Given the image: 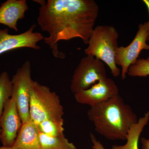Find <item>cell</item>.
<instances>
[{
	"label": "cell",
	"instance_id": "16",
	"mask_svg": "<svg viewBox=\"0 0 149 149\" xmlns=\"http://www.w3.org/2000/svg\"><path fill=\"white\" fill-rule=\"evenodd\" d=\"M63 125L64 123L47 120L40 122L37 125L41 133L52 137H62L65 136Z\"/></svg>",
	"mask_w": 149,
	"mask_h": 149
},
{
	"label": "cell",
	"instance_id": "20",
	"mask_svg": "<svg viewBox=\"0 0 149 149\" xmlns=\"http://www.w3.org/2000/svg\"><path fill=\"white\" fill-rule=\"evenodd\" d=\"M143 3H145L146 6L148 8V10L149 14V0H143ZM148 22V38H147V41H149V20L147 22Z\"/></svg>",
	"mask_w": 149,
	"mask_h": 149
},
{
	"label": "cell",
	"instance_id": "1",
	"mask_svg": "<svg viewBox=\"0 0 149 149\" xmlns=\"http://www.w3.org/2000/svg\"><path fill=\"white\" fill-rule=\"evenodd\" d=\"M99 11L94 0H48L41 6L37 22L49 34L43 40L55 57H65L58 49L59 41L78 38L88 44Z\"/></svg>",
	"mask_w": 149,
	"mask_h": 149
},
{
	"label": "cell",
	"instance_id": "13",
	"mask_svg": "<svg viewBox=\"0 0 149 149\" xmlns=\"http://www.w3.org/2000/svg\"><path fill=\"white\" fill-rule=\"evenodd\" d=\"M149 121V111L130 128L126 137V143L123 145H113L112 149H139L138 144L140 136Z\"/></svg>",
	"mask_w": 149,
	"mask_h": 149
},
{
	"label": "cell",
	"instance_id": "11",
	"mask_svg": "<svg viewBox=\"0 0 149 149\" xmlns=\"http://www.w3.org/2000/svg\"><path fill=\"white\" fill-rule=\"evenodd\" d=\"M29 9L26 0H8L0 6V24L18 32L17 22L25 17Z\"/></svg>",
	"mask_w": 149,
	"mask_h": 149
},
{
	"label": "cell",
	"instance_id": "4",
	"mask_svg": "<svg viewBox=\"0 0 149 149\" xmlns=\"http://www.w3.org/2000/svg\"><path fill=\"white\" fill-rule=\"evenodd\" d=\"M118 37V32L113 26L99 25L94 28L88 47L84 51L86 55L93 56L106 64L114 77L120 74L115 62Z\"/></svg>",
	"mask_w": 149,
	"mask_h": 149
},
{
	"label": "cell",
	"instance_id": "7",
	"mask_svg": "<svg viewBox=\"0 0 149 149\" xmlns=\"http://www.w3.org/2000/svg\"><path fill=\"white\" fill-rule=\"evenodd\" d=\"M148 22L141 23L132 42L126 47H118L116 49V64L121 67L122 80L125 79L129 67L138 59L141 51L145 49L148 45Z\"/></svg>",
	"mask_w": 149,
	"mask_h": 149
},
{
	"label": "cell",
	"instance_id": "23",
	"mask_svg": "<svg viewBox=\"0 0 149 149\" xmlns=\"http://www.w3.org/2000/svg\"><path fill=\"white\" fill-rule=\"evenodd\" d=\"M1 128H0V141H1Z\"/></svg>",
	"mask_w": 149,
	"mask_h": 149
},
{
	"label": "cell",
	"instance_id": "2",
	"mask_svg": "<svg viewBox=\"0 0 149 149\" xmlns=\"http://www.w3.org/2000/svg\"><path fill=\"white\" fill-rule=\"evenodd\" d=\"M88 116L96 132L112 141L126 140L130 128L139 120L131 107L119 95L91 107Z\"/></svg>",
	"mask_w": 149,
	"mask_h": 149
},
{
	"label": "cell",
	"instance_id": "6",
	"mask_svg": "<svg viewBox=\"0 0 149 149\" xmlns=\"http://www.w3.org/2000/svg\"><path fill=\"white\" fill-rule=\"evenodd\" d=\"M32 80L31 64L29 61H25L17 70L11 79L13 85L11 97L15 101L22 123L30 120L29 100Z\"/></svg>",
	"mask_w": 149,
	"mask_h": 149
},
{
	"label": "cell",
	"instance_id": "9",
	"mask_svg": "<svg viewBox=\"0 0 149 149\" xmlns=\"http://www.w3.org/2000/svg\"><path fill=\"white\" fill-rule=\"evenodd\" d=\"M36 24H33L28 30L18 35H10L8 29H0V55L13 50L23 48L39 50L37 43L44 40L40 32H34Z\"/></svg>",
	"mask_w": 149,
	"mask_h": 149
},
{
	"label": "cell",
	"instance_id": "3",
	"mask_svg": "<svg viewBox=\"0 0 149 149\" xmlns=\"http://www.w3.org/2000/svg\"><path fill=\"white\" fill-rule=\"evenodd\" d=\"M29 113L30 119L37 125L47 120L64 123L63 107L57 94L34 80L30 90Z\"/></svg>",
	"mask_w": 149,
	"mask_h": 149
},
{
	"label": "cell",
	"instance_id": "17",
	"mask_svg": "<svg viewBox=\"0 0 149 149\" xmlns=\"http://www.w3.org/2000/svg\"><path fill=\"white\" fill-rule=\"evenodd\" d=\"M131 77H146L149 75V60L138 58L129 67L128 73Z\"/></svg>",
	"mask_w": 149,
	"mask_h": 149
},
{
	"label": "cell",
	"instance_id": "21",
	"mask_svg": "<svg viewBox=\"0 0 149 149\" xmlns=\"http://www.w3.org/2000/svg\"><path fill=\"white\" fill-rule=\"evenodd\" d=\"M0 149H13L12 147H8L4 146H0Z\"/></svg>",
	"mask_w": 149,
	"mask_h": 149
},
{
	"label": "cell",
	"instance_id": "10",
	"mask_svg": "<svg viewBox=\"0 0 149 149\" xmlns=\"http://www.w3.org/2000/svg\"><path fill=\"white\" fill-rule=\"evenodd\" d=\"M22 125L15 101L11 97L6 104L0 117L1 141L3 146L12 147Z\"/></svg>",
	"mask_w": 149,
	"mask_h": 149
},
{
	"label": "cell",
	"instance_id": "15",
	"mask_svg": "<svg viewBox=\"0 0 149 149\" xmlns=\"http://www.w3.org/2000/svg\"><path fill=\"white\" fill-rule=\"evenodd\" d=\"M13 85L9 75L6 71L0 74V117L5 105L12 95Z\"/></svg>",
	"mask_w": 149,
	"mask_h": 149
},
{
	"label": "cell",
	"instance_id": "22",
	"mask_svg": "<svg viewBox=\"0 0 149 149\" xmlns=\"http://www.w3.org/2000/svg\"><path fill=\"white\" fill-rule=\"evenodd\" d=\"M145 49L149 50V45H147L146 47V48H145ZM147 59L148 60H149V55L148 56V58H147Z\"/></svg>",
	"mask_w": 149,
	"mask_h": 149
},
{
	"label": "cell",
	"instance_id": "5",
	"mask_svg": "<svg viewBox=\"0 0 149 149\" xmlns=\"http://www.w3.org/2000/svg\"><path fill=\"white\" fill-rule=\"evenodd\" d=\"M107 77L104 63L93 56L86 55L74 70L70 90L74 94L87 90Z\"/></svg>",
	"mask_w": 149,
	"mask_h": 149
},
{
	"label": "cell",
	"instance_id": "8",
	"mask_svg": "<svg viewBox=\"0 0 149 149\" xmlns=\"http://www.w3.org/2000/svg\"><path fill=\"white\" fill-rule=\"evenodd\" d=\"M78 103L94 106L119 95V90L114 81L107 77L87 90L74 93Z\"/></svg>",
	"mask_w": 149,
	"mask_h": 149
},
{
	"label": "cell",
	"instance_id": "12",
	"mask_svg": "<svg viewBox=\"0 0 149 149\" xmlns=\"http://www.w3.org/2000/svg\"><path fill=\"white\" fill-rule=\"evenodd\" d=\"M12 147L13 149H41L37 124L31 119L22 123Z\"/></svg>",
	"mask_w": 149,
	"mask_h": 149
},
{
	"label": "cell",
	"instance_id": "18",
	"mask_svg": "<svg viewBox=\"0 0 149 149\" xmlns=\"http://www.w3.org/2000/svg\"><path fill=\"white\" fill-rule=\"evenodd\" d=\"M90 139L92 143V148L93 149H105L103 145L96 138L93 133L90 134Z\"/></svg>",
	"mask_w": 149,
	"mask_h": 149
},
{
	"label": "cell",
	"instance_id": "14",
	"mask_svg": "<svg viewBox=\"0 0 149 149\" xmlns=\"http://www.w3.org/2000/svg\"><path fill=\"white\" fill-rule=\"evenodd\" d=\"M40 140L41 149H77L65 136L52 137L40 132Z\"/></svg>",
	"mask_w": 149,
	"mask_h": 149
},
{
	"label": "cell",
	"instance_id": "19",
	"mask_svg": "<svg viewBox=\"0 0 149 149\" xmlns=\"http://www.w3.org/2000/svg\"><path fill=\"white\" fill-rule=\"evenodd\" d=\"M142 149H149V139L142 138L141 139Z\"/></svg>",
	"mask_w": 149,
	"mask_h": 149
}]
</instances>
